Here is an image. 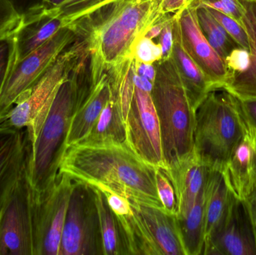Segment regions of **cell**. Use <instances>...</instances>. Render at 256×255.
<instances>
[{
	"instance_id": "obj_27",
	"label": "cell",
	"mask_w": 256,
	"mask_h": 255,
	"mask_svg": "<svg viewBox=\"0 0 256 255\" xmlns=\"http://www.w3.org/2000/svg\"><path fill=\"white\" fill-rule=\"evenodd\" d=\"M118 1L120 0H66L58 8L48 12L62 18L66 26H68L99 9Z\"/></svg>"
},
{
	"instance_id": "obj_43",
	"label": "cell",
	"mask_w": 256,
	"mask_h": 255,
	"mask_svg": "<svg viewBox=\"0 0 256 255\" xmlns=\"http://www.w3.org/2000/svg\"></svg>"
},
{
	"instance_id": "obj_33",
	"label": "cell",
	"mask_w": 256,
	"mask_h": 255,
	"mask_svg": "<svg viewBox=\"0 0 256 255\" xmlns=\"http://www.w3.org/2000/svg\"><path fill=\"white\" fill-rule=\"evenodd\" d=\"M22 17L8 0H0V37L14 32Z\"/></svg>"
},
{
	"instance_id": "obj_30",
	"label": "cell",
	"mask_w": 256,
	"mask_h": 255,
	"mask_svg": "<svg viewBox=\"0 0 256 255\" xmlns=\"http://www.w3.org/2000/svg\"><path fill=\"white\" fill-rule=\"evenodd\" d=\"M132 56L138 62L154 64L162 59V49L159 43H155L152 39L141 36L134 43Z\"/></svg>"
},
{
	"instance_id": "obj_42",
	"label": "cell",
	"mask_w": 256,
	"mask_h": 255,
	"mask_svg": "<svg viewBox=\"0 0 256 255\" xmlns=\"http://www.w3.org/2000/svg\"><path fill=\"white\" fill-rule=\"evenodd\" d=\"M192 1H194V0H185V1H186V4H188V5H189V4H190Z\"/></svg>"
},
{
	"instance_id": "obj_36",
	"label": "cell",
	"mask_w": 256,
	"mask_h": 255,
	"mask_svg": "<svg viewBox=\"0 0 256 255\" xmlns=\"http://www.w3.org/2000/svg\"><path fill=\"white\" fill-rule=\"evenodd\" d=\"M103 192L106 196L110 207L116 215H126L130 212V205L128 199L110 192Z\"/></svg>"
},
{
	"instance_id": "obj_18",
	"label": "cell",
	"mask_w": 256,
	"mask_h": 255,
	"mask_svg": "<svg viewBox=\"0 0 256 255\" xmlns=\"http://www.w3.org/2000/svg\"><path fill=\"white\" fill-rule=\"evenodd\" d=\"M222 172L230 190L240 200H248L255 191L256 140L248 128Z\"/></svg>"
},
{
	"instance_id": "obj_8",
	"label": "cell",
	"mask_w": 256,
	"mask_h": 255,
	"mask_svg": "<svg viewBox=\"0 0 256 255\" xmlns=\"http://www.w3.org/2000/svg\"><path fill=\"white\" fill-rule=\"evenodd\" d=\"M58 255H104L96 193L92 186L74 182Z\"/></svg>"
},
{
	"instance_id": "obj_26",
	"label": "cell",
	"mask_w": 256,
	"mask_h": 255,
	"mask_svg": "<svg viewBox=\"0 0 256 255\" xmlns=\"http://www.w3.org/2000/svg\"><path fill=\"white\" fill-rule=\"evenodd\" d=\"M94 189L100 220L104 255H127L118 218L110 207L104 192L96 187Z\"/></svg>"
},
{
	"instance_id": "obj_14",
	"label": "cell",
	"mask_w": 256,
	"mask_h": 255,
	"mask_svg": "<svg viewBox=\"0 0 256 255\" xmlns=\"http://www.w3.org/2000/svg\"><path fill=\"white\" fill-rule=\"evenodd\" d=\"M176 15L184 49L206 75L213 91L222 89L230 79V70L203 34L196 8L189 4Z\"/></svg>"
},
{
	"instance_id": "obj_9",
	"label": "cell",
	"mask_w": 256,
	"mask_h": 255,
	"mask_svg": "<svg viewBox=\"0 0 256 255\" xmlns=\"http://www.w3.org/2000/svg\"><path fill=\"white\" fill-rule=\"evenodd\" d=\"M74 181L58 172L54 182L40 193L34 190L36 255H58L69 199Z\"/></svg>"
},
{
	"instance_id": "obj_32",
	"label": "cell",
	"mask_w": 256,
	"mask_h": 255,
	"mask_svg": "<svg viewBox=\"0 0 256 255\" xmlns=\"http://www.w3.org/2000/svg\"><path fill=\"white\" fill-rule=\"evenodd\" d=\"M190 4L197 7H209L222 12L242 24L244 15V7L240 0H194Z\"/></svg>"
},
{
	"instance_id": "obj_10",
	"label": "cell",
	"mask_w": 256,
	"mask_h": 255,
	"mask_svg": "<svg viewBox=\"0 0 256 255\" xmlns=\"http://www.w3.org/2000/svg\"><path fill=\"white\" fill-rule=\"evenodd\" d=\"M33 197L26 165L0 214V255H36Z\"/></svg>"
},
{
	"instance_id": "obj_4",
	"label": "cell",
	"mask_w": 256,
	"mask_h": 255,
	"mask_svg": "<svg viewBox=\"0 0 256 255\" xmlns=\"http://www.w3.org/2000/svg\"><path fill=\"white\" fill-rule=\"evenodd\" d=\"M154 64L156 76L150 95L159 119L167 169L194 154L196 110L190 103L172 58L161 59Z\"/></svg>"
},
{
	"instance_id": "obj_1",
	"label": "cell",
	"mask_w": 256,
	"mask_h": 255,
	"mask_svg": "<svg viewBox=\"0 0 256 255\" xmlns=\"http://www.w3.org/2000/svg\"><path fill=\"white\" fill-rule=\"evenodd\" d=\"M60 172L73 181L164 211L156 190V167L140 158L128 144L68 147Z\"/></svg>"
},
{
	"instance_id": "obj_2",
	"label": "cell",
	"mask_w": 256,
	"mask_h": 255,
	"mask_svg": "<svg viewBox=\"0 0 256 255\" xmlns=\"http://www.w3.org/2000/svg\"><path fill=\"white\" fill-rule=\"evenodd\" d=\"M154 2L120 0L70 25L86 42L90 67L109 70L132 56L136 40L146 31Z\"/></svg>"
},
{
	"instance_id": "obj_22",
	"label": "cell",
	"mask_w": 256,
	"mask_h": 255,
	"mask_svg": "<svg viewBox=\"0 0 256 255\" xmlns=\"http://www.w3.org/2000/svg\"><path fill=\"white\" fill-rule=\"evenodd\" d=\"M124 144H128L126 119L120 100L112 93L90 133L74 145L106 147Z\"/></svg>"
},
{
	"instance_id": "obj_11",
	"label": "cell",
	"mask_w": 256,
	"mask_h": 255,
	"mask_svg": "<svg viewBox=\"0 0 256 255\" xmlns=\"http://www.w3.org/2000/svg\"><path fill=\"white\" fill-rule=\"evenodd\" d=\"M78 37L72 25L58 30L48 41L15 62L0 95V120L10 110L18 99L30 89Z\"/></svg>"
},
{
	"instance_id": "obj_29",
	"label": "cell",
	"mask_w": 256,
	"mask_h": 255,
	"mask_svg": "<svg viewBox=\"0 0 256 255\" xmlns=\"http://www.w3.org/2000/svg\"><path fill=\"white\" fill-rule=\"evenodd\" d=\"M156 187L160 200L164 206V211L168 214H177V199L174 187L167 175L165 169L156 167Z\"/></svg>"
},
{
	"instance_id": "obj_19",
	"label": "cell",
	"mask_w": 256,
	"mask_h": 255,
	"mask_svg": "<svg viewBox=\"0 0 256 255\" xmlns=\"http://www.w3.org/2000/svg\"><path fill=\"white\" fill-rule=\"evenodd\" d=\"M64 26L62 18L42 9L22 16L14 33L16 61L22 59L44 44Z\"/></svg>"
},
{
	"instance_id": "obj_34",
	"label": "cell",
	"mask_w": 256,
	"mask_h": 255,
	"mask_svg": "<svg viewBox=\"0 0 256 255\" xmlns=\"http://www.w3.org/2000/svg\"><path fill=\"white\" fill-rule=\"evenodd\" d=\"M239 109L248 130L256 140V98H238Z\"/></svg>"
},
{
	"instance_id": "obj_3",
	"label": "cell",
	"mask_w": 256,
	"mask_h": 255,
	"mask_svg": "<svg viewBox=\"0 0 256 255\" xmlns=\"http://www.w3.org/2000/svg\"><path fill=\"white\" fill-rule=\"evenodd\" d=\"M88 58V51L62 81L36 139L28 145L27 172L32 187L38 193L48 189L60 172L80 89L87 81Z\"/></svg>"
},
{
	"instance_id": "obj_20",
	"label": "cell",
	"mask_w": 256,
	"mask_h": 255,
	"mask_svg": "<svg viewBox=\"0 0 256 255\" xmlns=\"http://www.w3.org/2000/svg\"><path fill=\"white\" fill-rule=\"evenodd\" d=\"M195 7L203 34L226 64L230 77L234 73L243 70L248 64V51L236 43L206 7L202 6Z\"/></svg>"
},
{
	"instance_id": "obj_35",
	"label": "cell",
	"mask_w": 256,
	"mask_h": 255,
	"mask_svg": "<svg viewBox=\"0 0 256 255\" xmlns=\"http://www.w3.org/2000/svg\"><path fill=\"white\" fill-rule=\"evenodd\" d=\"M176 15L171 21L168 22L161 31L159 36V43L162 49V59H167L171 58L173 48V26H174V19Z\"/></svg>"
},
{
	"instance_id": "obj_31",
	"label": "cell",
	"mask_w": 256,
	"mask_h": 255,
	"mask_svg": "<svg viewBox=\"0 0 256 255\" xmlns=\"http://www.w3.org/2000/svg\"><path fill=\"white\" fill-rule=\"evenodd\" d=\"M206 8L224 27L227 33L236 40V43L240 47L249 52V39H248V33L243 25L233 18L224 14L222 12L218 11L214 9L209 8V7H206Z\"/></svg>"
},
{
	"instance_id": "obj_24",
	"label": "cell",
	"mask_w": 256,
	"mask_h": 255,
	"mask_svg": "<svg viewBox=\"0 0 256 255\" xmlns=\"http://www.w3.org/2000/svg\"><path fill=\"white\" fill-rule=\"evenodd\" d=\"M206 238L226 218L234 196L221 171L209 169L204 189Z\"/></svg>"
},
{
	"instance_id": "obj_25",
	"label": "cell",
	"mask_w": 256,
	"mask_h": 255,
	"mask_svg": "<svg viewBox=\"0 0 256 255\" xmlns=\"http://www.w3.org/2000/svg\"><path fill=\"white\" fill-rule=\"evenodd\" d=\"M204 189L188 214L183 218L176 217L185 255H200L203 253L206 241Z\"/></svg>"
},
{
	"instance_id": "obj_17",
	"label": "cell",
	"mask_w": 256,
	"mask_h": 255,
	"mask_svg": "<svg viewBox=\"0 0 256 255\" xmlns=\"http://www.w3.org/2000/svg\"><path fill=\"white\" fill-rule=\"evenodd\" d=\"M90 80L92 84L90 90L84 100L76 106L72 117L67 148L76 145L87 136L112 97L109 71H104L102 76Z\"/></svg>"
},
{
	"instance_id": "obj_41",
	"label": "cell",
	"mask_w": 256,
	"mask_h": 255,
	"mask_svg": "<svg viewBox=\"0 0 256 255\" xmlns=\"http://www.w3.org/2000/svg\"><path fill=\"white\" fill-rule=\"evenodd\" d=\"M66 0H42V9L51 11L62 5Z\"/></svg>"
},
{
	"instance_id": "obj_37",
	"label": "cell",
	"mask_w": 256,
	"mask_h": 255,
	"mask_svg": "<svg viewBox=\"0 0 256 255\" xmlns=\"http://www.w3.org/2000/svg\"><path fill=\"white\" fill-rule=\"evenodd\" d=\"M21 17L42 10V0H8Z\"/></svg>"
},
{
	"instance_id": "obj_39",
	"label": "cell",
	"mask_w": 256,
	"mask_h": 255,
	"mask_svg": "<svg viewBox=\"0 0 256 255\" xmlns=\"http://www.w3.org/2000/svg\"><path fill=\"white\" fill-rule=\"evenodd\" d=\"M246 202L256 236V189L252 195L248 198Z\"/></svg>"
},
{
	"instance_id": "obj_16",
	"label": "cell",
	"mask_w": 256,
	"mask_h": 255,
	"mask_svg": "<svg viewBox=\"0 0 256 255\" xmlns=\"http://www.w3.org/2000/svg\"><path fill=\"white\" fill-rule=\"evenodd\" d=\"M209 169L198 160L194 152L165 169L176 192L178 218H183L190 211L204 189Z\"/></svg>"
},
{
	"instance_id": "obj_7",
	"label": "cell",
	"mask_w": 256,
	"mask_h": 255,
	"mask_svg": "<svg viewBox=\"0 0 256 255\" xmlns=\"http://www.w3.org/2000/svg\"><path fill=\"white\" fill-rule=\"evenodd\" d=\"M129 202L130 212L116 215L128 255H185L176 215Z\"/></svg>"
},
{
	"instance_id": "obj_6",
	"label": "cell",
	"mask_w": 256,
	"mask_h": 255,
	"mask_svg": "<svg viewBox=\"0 0 256 255\" xmlns=\"http://www.w3.org/2000/svg\"><path fill=\"white\" fill-rule=\"evenodd\" d=\"M87 52L85 40H75L74 43L58 55L36 84L18 99L13 107L0 120V124L16 130L26 129L28 145L32 143L58 87Z\"/></svg>"
},
{
	"instance_id": "obj_40",
	"label": "cell",
	"mask_w": 256,
	"mask_h": 255,
	"mask_svg": "<svg viewBox=\"0 0 256 255\" xmlns=\"http://www.w3.org/2000/svg\"><path fill=\"white\" fill-rule=\"evenodd\" d=\"M134 85L137 88L148 91V92H152V88H153V82H150L146 78L138 76L135 73V70H134Z\"/></svg>"
},
{
	"instance_id": "obj_23",
	"label": "cell",
	"mask_w": 256,
	"mask_h": 255,
	"mask_svg": "<svg viewBox=\"0 0 256 255\" xmlns=\"http://www.w3.org/2000/svg\"><path fill=\"white\" fill-rule=\"evenodd\" d=\"M173 36L174 39L172 58L177 67L190 103L192 107L196 110L208 94L213 91V88L206 75L184 49L180 41L176 15L174 19Z\"/></svg>"
},
{
	"instance_id": "obj_15",
	"label": "cell",
	"mask_w": 256,
	"mask_h": 255,
	"mask_svg": "<svg viewBox=\"0 0 256 255\" xmlns=\"http://www.w3.org/2000/svg\"><path fill=\"white\" fill-rule=\"evenodd\" d=\"M26 132L0 124V214L27 165Z\"/></svg>"
},
{
	"instance_id": "obj_21",
	"label": "cell",
	"mask_w": 256,
	"mask_h": 255,
	"mask_svg": "<svg viewBox=\"0 0 256 255\" xmlns=\"http://www.w3.org/2000/svg\"><path fill=\"white\" fill-rule=\"evenodd\" d=\"M244 7L242 25L248 33L250 49L248 64L232 75L222 89L238 98H256V0H240Z\"/></svg>"
},
{
	"instance_id": "obj_28",
	"label": "cell",
	"mask_w": 256,
	"mask_h": 255,
	"mask_svg": "<svg viewBox=\"0 0 256 255\" xmlns=\"http://www.w3.org/2000/svg\"><path fill=\"white\" fill-rule=\"evenodd\" d=\"M15 31L0 37V95L16 62Z\"/></svg>"
},
{
	"instance_id": "obj_13",
	"label": "cell",
	"mask_w": 256,
	"mask_h": 255,
	"mask_svg": "<svg viewBox=\"0 0 256 255\" xmlns=\"http://www.w3.org/2000/svg\"><path fill=\"white\" fill-rule=\"evenodd\" d=\"M203 255H256V236L246 201L234 196L224 222L204 241Z\"/></svg>"
},
{
	"instance_id": "obj_12",
	"label": "cell",
	"mask_w": 256,
	"mask_h": 255,
	"mask_svg": "<svg viewBox=\"0 0 256 255\" xmlns=\"http://www.w3.org/2000/svg\"><path fill=\"white\" fill-rule=\"evenodd\" d=\"M126 123L131 149L146 163L166 169L159 119L150 92L135 86Z\"/></svg>"
},
{
	"instance_id": "obj_5",
	"label": "cell",
	"mask_w": 256,
	"mask_h": 255,
	"mask_svg": "<svg viewBox=\"0 0 256 255\" xmlns=\"http://www.w3.org/2000/svg\"><path fill=\"white\" fill-rule=\"evenodd\" d=\"M246 130L238 97L224 89L210 91L196 110L194 154L222 172Z\"/></svg>"
},
{
	"instance_id": "obj_38",
	"label": "cell",
	"mask_w": 256,
	"mask_h": 255,
	"mask_svg": "<svg viewBox=\"0 0 256 255\" xmlns=\"http://www.w3.org/2000/svg\"><path fill=\"white\" fill-rule=\"evenodd\" d=\"M134 70L138 76L146 78L154 83L156 76V67L154 64H146L134 60Z\"/></svg>"
}]
</instances>
